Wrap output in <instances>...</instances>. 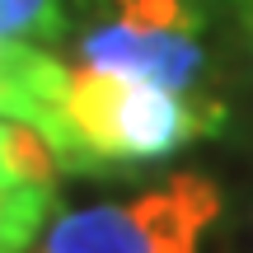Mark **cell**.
Here are the masks:
<instances>
[{
	"label": "cell",
	"instance_id": "cell-6",
	"mask_svg": "<svg viewBox=\"0 0 253 253\" xmlns=\"http://www.w3.org/2000/svg\"><path fill=\"white\" fill-rule=\"evenodd\" d=\"M66 33L61 0H0V38L9 42H56Z\"/></svg>",
	"mask_w": 253,
	"mask_h": 253
},
{
	"label": "cell",
	"instance_id": "cell-7",
	"mask_svg": "<svg viewBox=\"0 0 253 253\" xmlns=\"http://www.w3.org/2000/svg\"><path fill=\"white\" fill-rule=\"evenodd\" d=\"M131 28H164V33H197L202 14L188 0H99Z\"/></svg>",
	"mask_w": 253,
	"mask_h": 253
},
{
	"label": "cell",
	"instance_id": "cell-1",
	"mask_svg": "<svg viewBox=\"0 0 253 253\" xmlns=\"http://www.w3.org/2000/svg\"><path fill=\"white\" fill-rule=\"evenodd\" d=\"M66 126L75 141V173H99L108 164L164 160L178 145L225 126V103L211 94H173L164 84L71 66Z\"/></svg>",
	"mask_w": 253,
	"mask_h": 253
},
{
	"label": "cell",
	"instance_id": "cell-2",
	"mask_svg": "<svg viewBox=\"0 0 253 253\" xmlns=\"http://www.w3.org/2000/svg\"><path fill=\"white\" fill-rule=\"evenodd\" d=\"M80 61L94 71L113 75H136V80L164 84L173 94H192L202 80V56L192 33H164V28H131L122 19L113 24H94L80 38Z\"/></svg>",
	"mask_w": 253,
	"mask_h": 253
},
{
	"label": "cell",
	"instance_id": "cell-8",
	"mask_svg": "<svg viewBox=\"0 0 253 253\" xmlns=\"http://www.w3.org/2000/svg\"><path fill=\"white\" fill-rule=\"evenodd\" d=\"M249 33H253V5H249Z\"/></svg>",
	"mask_w": 253,
	"mask_h": 253
},
{
	"label": "cell",
	"instance_id": "cell-4",
	"mask_svg": "<svg viewBox=\"0 0 253 253\" xmlns=\"http://www.w3.org/2000/svg\"><path fill=\"white\" fill-rule=\"evenodd\" d=\"M38 253H155L141 216L131 207H89L61 216Z\"/></svg>",
	"mask_w": 253,
	"mask_h": 253
},
{
	"label": "cell",
	"instance_id": "cell-3",
	"mask_svg": "<svg viewBox=\"0 0 253 253\" xmlns=\"http://www.w3.org/2000/svg\"><path fill=\"white\" fill-rule=\"evenodd\" d=\"M66 84L71 71L52 52L0 38V118L33 122L61 155V169L75 173V141L66 126Z\"/></svg>",
	"mask_w": 253,
	"mask_h": 253
},
{
	"label": "cell",
	"instance_id": "cell-5",
	"mask_svg": "<svg viewBox=\"0 0 253 253\" xmlns=\"http://www.w3.org/2000/svg\"><path fill=\"white\" fill-rule=\"evenodd\" d=\"M0 173L9 183H28V188H52L61 173V155L47 141V131H38L33 122H0Z\"/></svg>",
	"mask_w": 253,
	"mask_h": 253
}]
</instances>
